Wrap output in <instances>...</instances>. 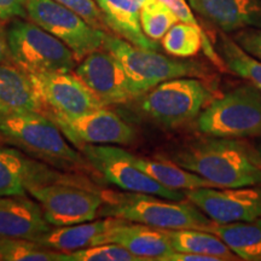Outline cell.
<instances>
[{
	"mask_svg": "<svg viewBox=\"0 0 261 261\" xmlns=\"http://www.w3.org/2000/svg\"><path fill=\"white\" fill-rule=\"evenodd\" d=\"M173 162L219 189L261 185L257 152L231 138L215 137L185 146L173 158Z\"/></svg>",
	"mask_w": 261,
	"mask_h": 261,
	"instance_id": "1",
	"label": "cell"
},
{
	"mask_svg": "<svg viewBox=\"0 0 261 261\" xmlns=\"http://www.w3.org/2000/svg\"><path fill=\"white\" fill-rule=\"evenodd\" d=\"M99 211L102 217L120 218L160 230L194 228L213 232L217 226V223L194 203L138 192L113 195Z\"/></svg>",
	"mask_w": 261,
	"mask_h": 261,
	"instance_id": "2",
	"label": "cell"
},
{
	"mask_svg": "<svg viewBox=\"0 0 261 261\" xmlns=\"http://www.w3.org/2000/svg\"><path fill=\"white\" fill-rule=\"evenodd\" d=\"M103 48L113 54L125 68L137 98L144 96L163 81L207 75V68L200 62L163 56L158 51L137 47L120 37L106 34Z\"/></svg>",
	"mask_w": 261,
	"mask_h": 261,
	"instance_id": "3",
	"label": "cell"
},
{
	"mask_svg": "<svg viewBox=\"0 0 261 261\" xmlns=\"http://www.w3.org/2000/svg\"><path fill=\"white\" fill-rule=\"evenodd\" d=\"M10 56L28 74L73 71V51L64 42L34 22L15 19L5 32Z\"/></svg>",
	"mask_w": 261,
	"mask_h": 261,
	"instance_id": "4",
	"label": "cell"
},
{
	"mask_svg": "<svg viewBox=\"0 0 261 261\" xmlns=\"http://www.w3.org/2000/svg\"><path fill=\"white\" fill-rule=\"evenodd\" d=\"M200 132L220 138L261 136V91L252 84L214 98L197 117Z\"/></svg>",
	"mask_w": 261,
	"mask_h": 261,
	"instance_id": "5",
	"label": "cell"
},
{
	"mask_svg": "<svg viewBox=\"0 0 261 261\" xmlns=\"http://www.w3.org/2000/svg\"><path fill=\"white\" fill-rule=\"evenodd\" d=\"M0 135L55 165L70 167L81 162L57 123L40 112L0 115Z\"/></svg>",
	"mask_w": 261,
	"mask_h": 261,
	"instance_id": "6",
	"label": "cell"
},
{
	"mask_svg": "<svg viewBox=\"0 0 261 261\" xmlns=\"http://www.w3.org/2000/svg\"><path fill=\"white\" fill-rule=\"evenodd\" d=\"M214 98L196 77H177L163 81L145 93L142 110L159 125L178 127L200 115Z\"/></svg>",
	"mask_w": 261,
	"mask_h": 261,
	"instance_id": "7",
	"label": "cell"
},
{
	"mask_svg": "<svg viewBox=\"0 0 261 261\" xmlns=\"http://www.w3.org/2000/svg\"><path fill=\"white\" fill-rule=\"evenodd\" d=\"M91 166L103 175L107 181L121 190L138 194H148L181 201L187 197L184 191L163 187L154 178L140 169L135 162V155L116 145L84 144L80 146Z\"/></svg>",
	"mask_w": 261,
	"mask_h": 261,
	"instance_id": "8",
	"label": "cell"
},
{
	"mask_svg": "<svg viewBox=\"0 0 261 261\" xmlns=\"http://www.w3.org/2000/svg\"><path fill=\"white\" fill-rule=\"evenodd\" d=\"M27 15L34 23L64 42L76 61L103 47L106 32L55 0H28Z\"/></svg>",
	"mask_w": 261,
	"mask_h": 261,
	"instance_id": "9",
	"label": "cell"
},
{
	"mask_svg": "<svg viewBox=\"0 0 261 261\" xmlns=\"http://www.w3.org/2000/svg\"><path fill=\"white\" fill-rule=\"evenodd\" d=\"M28 194L39 202L52 226L92 221L103 204L102 196L76 182H52L31 189Z\"/></svg>",
	"mask_w": 261,
	"mask_h": 261,
	"instance_id": "10",
	"label": "cell"
},
{
	"mask_svg": "<svg viewBox=\"0 0 261 261\" xmlns=\"http://www.w3.org/2000/svg\"><path fill=\"white\" fill-rule=\"evenodd\" d=\"M191 203L217 224L253 221L261 218V185L202 188L185 192Z\"/></svg>",
	"mask_w": 261,
	"mask_h": 261,
	"instance_id": "11",
	"label": "cell"
},
{
	"mask_svg": "<svg viewBox=\"0 0 261 261\" xmlns=\"http://www.w3.org/2000/svg\"><path fill=\"white\" fill-rule=\"evenodd\" d=\"M40 96L54 116L77 117L104 108L83 80L71 71L29 74Z\"/></svg>",
	"mask_w": 261,
	"mask_h": 261,
	"instance_id": "12",
	"label": "cell"
},
{
	"mask_svg": "<svg viewBox=\"0 0 261 261\" xmlns=\"http://www.w3.org/2000/svg\"><path fill=\"white\" fill-rule=\"evenodd\" d=\"M52 120L65 138L79 148L84 144L126 145L135 139L132 126L104 108L77 117L52 116Z\"/></svg>",
	"mask_w": 261,
	"mask_h": 261,
	"instance_id": "13",
	"label": "cell"
},
{
	"mask_svg": "<svg viewBox=\"0 0 261 261\" xmlns=\"http://www.w3.org/2000/svg\"><path fill=\"white\" fill-rule=\"evenodd\" d=\"M75 74L104 107L137 98L132 83L120 61L109 51H94L86 56Z\"/></svg>",
	"mask_w": 261,
	"mask_h": 261,
	"instance_id": "14",
	"label": "cell"
},
{
	"mask_svg": "<svg viewBox=\"0 0 261 261\" xmlns=\"http://www.w3.org/2000/svg\"><path fill=\"white\" fill-rule=\"evenodd\" d=\"M52 182H76L18 150L0 148V197L25 196L31 189Z\"/></svg>",
	"mask_w": 261,
	"mask_h": 261,
	"instance_id": "15",
	"label": "cell"
},
{
	"mask_svg": "<svg viewBox=\"0 0 261 261\" xmlns=\"http://www.w3.org/2000/svg\"><path fill=\"white\" fill-rule=\"evenodd\" d=\"M52 230L40 204L25 196L0 197V238L38 241Z\"/></svg>",
	"mask_w": 261,
	"mask_h": 261,
	"instance_id": "16",
	"label": "cell"
},
{
	"mask_svg": "<svg viewBox=\"0 0 261 261\" xmlns=\"http://www.w3.org/2000/svg\"><path fill=\"white\" fill-rule=\"evenodd\" d=\"M104 243H116L145 261H162L174 252L166 230L117 219L104 234Z\"/></svg>",
	"mask_w": 261,
	"mask_h": 261,
	"instance_id": "17",
	"label": "cell"
},
{
	"mask_svg": "<svg viewBox=\"0 0 261 261\" xmlns=\"http://www.w3.org/2000/svg\"><path fill=\"white\" fill-rule=\"evenodd\" d=\"M195 12L224 33L261 28V0H188Z\"/></svg>",
	"mask_w": 261,
	"mask_h": 261,
	"instance_id": "18",
	"label": "cell"
},
{
	"mask_svg": "<svg viewBox=\"0 0 261 261\" xmlns=\"http://www.w3.org/2000/svg\"><path fill=\"white\" fill-rule=\"evenodd\" d=\"M145 0H97L104 23L117 37L144 50L158 51L159 44L143 33L140 10Z\"/></svg>",
	"mask_w": 261,
	"mask_h": 261,
	"instance_id": "19",
	"label": "cell"
},
{
	"mask_svg": "<svg viewBox=\"0 0 261 261\" xmlns=\"http://www.w3.org/2000/svg\"><path fill=\"white\" fill-rule=\"evenodd\" d=\"M42 100L28 73L11 64L0 63V115L40 112Z\"/></svg>",
	"mask_w": 261,
	"mask_h": 261,
	"instance_id": "20",
	"label": "cell"
},
{
	"mask_svg": "<svg viewBox=\"0 0 261 261\" xmlns=\"http://www.w3.org/2000/svg\"><path fill=\"white\" fill-rule=\"evenodd\" d=\"M117 219L119 218H109L69 226H58L57 228H52L35 242L58 252H73L98 246L104 243V234L116 223Z\"/></svg>",
	"mask_w": 261,
	"mask_h": 261,
	"instance_id": "21",
	"label": "cell"
},
{
	"mask_svg": "<svg viewBox=\"0 0 261 261\" xmlns=\"http://www.w3.org/2000/svg\"><path fill=\"white\" fill-rule=\"evenodd\" d=\"M213 233L236 254L238 259L261 260V218L253 221L217 224Z\"/></svg>",
	"mask_w": 261,
	"mask_h": 261,
	"instance_id": "22",
	"label": "cell"
},
{
	"mask_svg": "<svg viewBox=\"0 0 261 261\" xmlns=\"http://www.w3.org/2000/svg\"><path fill=\"white\" fill-rule=\"evenodd\" d=\"M174 252L195 253L219 257L221 261L237 260L236 254L210 231L182 228V230H166Z\"/></svg>",
	"mask_w": 261,
	"mask_h": 261,
	"instance_id": "23",
	"label": "cell"
},
{
	"mask_svg": "<svg viewBox=\"0 0 261 261\" xmlns=\"http://www.w3.org/2000/svg\"><path fill=\"white\" fill-rule=\"evenodd\" d=\"M135 162L146 174L152 177L163 187L174 190H195L202 188H217L213 182L196 173L180 167L177 163L154 161L135 156Z\"/></svg>",
	"mask_w": 261,
	"mask_h": 261,
	"instance_id": "24",
	"label": "cell"
},
{
	"mask_svg": "<svg viewBox=\"0 0 261 261\" xmlns=\"http://www.w3.org/2000/svg\"><path fill=\"white\" fill-rule=\"evenodd\" d=\"M218 52L226 69L232 71L261 91V61L243 50L232 38L224 32L218 40Z\"/></svg>",
	"mask_w": 261,
	"mask_h": 261,
	"instance_id": "25",
	"label": "cell"
},
{
	"mask_svg": "<svg viewBox=\"0 0 261 261\" xmlns=\"http://www.w3.org/2000/svg\"><path fill=\"white\" fill-rule=\"evenodd\" d=\"M63 254L35 241L0 238V261H63Z\"/></svg>",
	"mask_w": 261,
	"mask_h": 261,
	"instance_id": "26",
	"label": "cell"
},
{
	"mask_svg": "<svg viewBox=\"0 0 261 261\" xmlns=\"http://www.w3.org/2000/svg\"><path fill=\"white\" fill-rule=\"evenodd\" d=\"M177 22L172 10L160 0H145L140 10V27L151 40H161Z\"/></svg>",
	"mask_w": 261,
	"mask_h": 261,
	"instance_id": "27",
	"label": "cell"
},
{
	"mask_svg": "<svg viewBox=\"0 0 261 261\" xmlns=\"http://www.w3.org/2000/svg\"><path fill=\"white\" fill-rule=\"evenodd\" d=\"M63 261H145L116 243H103L84 249L64 252Z\"/></svg>",
	"mask_w": 261,
	"mask_h": 261,
	"instance_id": "28",
	"label": "cell"
},
{
	"mask_svg": "<svg viewBox=\"0 0 261 261\" xmlns=\"http://www.w3.org/2000/svg\"><path fill=\"white\" fill-rule=\"evenodd\" d=\"M55 2L76 12L93 27L102 29V31H104V27H107L104 23L102 11L93 0H55Z\"/></svg>",
	"mask_w": 261,
	"mask_h": 261,
	"instance_id": "29",
	"label": "cell"
},
{
	"mask_svg": "<svg viewBox=\"0 0 261 261\" xmlns=\"http://www.w3.org/2000/svg\"><path fill=\"white\" fill-rule=\"evenodd\" d=\"M234 41L244 51L261 61V28H244L234 32Z\"/></svg>",
	"mask_w": 261,
	"mask_h": 261,
	"instance_id": "30",
	"label": "cell"
},
{
	"mask_svg": "<svg viewBox=\"0 0 261 261\" xmlns=\"http://www.w3.org/2000/svg\"><path fill=\"white\" fill-rule=\"evenodd\" d=\"M28 0H0V18H24L27 17Z\"/></svg>",
	"mask_w": 261,
	"mask_h": 261,
	"instance_id": "31",
	"label": "cell"
},
{
	"mask_svg": "<svg viewBox=\"0 0 261 261\" xmlns=\"http://www.w3.org/2000/svg\"><path fill=\"white\" fill-rule=\"evenodd\" d=\"M162 261H221L219 257L212 255H203V254L195 253H180L173 252L166 256Z\"/></svg>",
	"mask_w": 261,
	"mask_h": 261,
	"instance_id": "32",
	"label": "cell"
},
{
	"mask_svg": "<svg viewBox=\"0 0 261 261\" xmlns=\"http://www.w3.org/2000/svg\"><path fill=\"white\" fill-rule=\"evenodd\" d=\"M9 62H12V60H11V56H10L5 32L3 31L2 25H0V63L10 64Z\"/></svg>",
	"mask_w": 261,
	"mask_h": 261,
	"instance_id": "33",
	"label": "cell"
},
{
	"mask_svg": "<svg viewBox=\"0 0 261 261\" xmlns=\"http://www.w3.org/2000/svg\"><path fill=\"white\" fill-rule=\"evenodd\" d=\"M260 137H261V136H260ZM256 152H257V155H259V158H260V160H261V138H260V140H259V143H257Z\"/></svg>",
	"mask_w": 261,
	"mask_h": 261,
	"instance_id": "34",
	"label": "cell"
}]
</instances>
